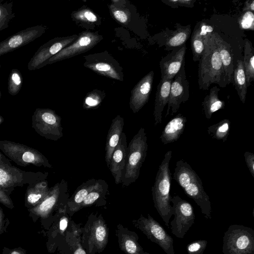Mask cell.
<instances>
[{"label": "cell", "instance_id": "cell-1", "mask_svg": "<svg viewBox=\"0 0 254 254\" xmlns=\"http://www.w3.org/2000/svg\"><path fill=\"white\" fill-rule=\"evenodd\" d=\"M173 179L201 209L207 219H211V204L209 196L204 190L201 180L190 165L183 160L176 163Z\"/></svg>", "mask_w": 254, "mask_h": 254}, {"label": "cell", "instance_id": "cell-2", "mask_svg": "<svg viewBox=\"0 0 254 254\" xmlns=\"http://www.w3.org/2000/svg\"><path fill=\"white\" fill-rule=\"evenodd\" d=\"M212 33L208 35L204 51L199 60L198 83L201 90H208L213 83L221 87L227 85L220 55Z\"/></svg>", "mask_w": 254, "mask_h": 254}, {"label": "cell", "instance_id": "cell-3", "mask_svg": "<svg viewBox=\"0 0 254 254\" xmlns=\"http://www.w3.org/2000/svg\"><path fill=\"white\" fill-rule=\"evenodd\" d=\"M172 154L171 150L165 153L151 189L154 207L168 228L170 219L173 215L172 206L170 204L172 176L169 169Z\"/></svg>", "mask_w": 254, "mask_h": 254}, {"label": "cell", "instance_id": "cell-4", "mask_svg": "<svg viewBox=\"0 0 254 254\" xmlns=\"http://www.w3.org/2000/svg\"><path fill=\"white\" fill-rule=\"evenodd\" d=\"M109 231L101 214L91 213L81 228V243L86 254H99L107 246Z\"/></svg>", "mask_w": 254, "mask_h": 254}, {"label": "cell", "instance_id": "cell-5", "mask_svg": "<svg viewBox=\"0 0 254 254\" xmlns=\"http://www.w3.org/2000/svg\"><path fill=\"white\" fill-rule=\"evenodd\" d=\"M147 149L146 133L145 129L141 127L127 147V160L122 180L123 187L128 186L138 178Z\"/></svg>", "mask_w": 254, "mask_h": 254}, {"label": "cell", "instance_id": "cell-6", "mask_svg": "<svg viewBox=\"0 0 254 254\" xmlns=\"http://www.w3.org/2000/svg\"><path fill=\"white\" fill-rule=\"evenodd\" d=\"M223 254H254V230L241 225H230L223 239Z\"/></svg>", "mask_w": 254, "mask_h": 254}, {"label": "cell", "instance_id": "cell-7", "mask_svg": "<svg viewBox=\"0 0 254 254\" xmlns=\"http://www.w3.org/2000/svg\"><path fill=\"white\" fill-rule=\"evenodd\" d=\"M0 150L9 160L19 166L33 165L52 168L48 159L42 153L24 144L9 140H0Z\"/></svg>", "mask_w": 254, "mask_h": 254}, {"label": "cell", "instance_id": "cell-8", "mask_svg": "<svg viewBox=\"0 0 254 254\" xmlns=\"http://www.w3.org/2000/svg\"><path fill=\"white\" fill-rule=\"evenodd\" d=\"M48 172L23 171L13 165L0 163V190L8 195L16 187L46 180Z\"/></svg>", "mask_w": 254, "mask_h": 254}, {"label": "cell", "instance_id": "cell-9", "mask_svg": "<svg viewBox=\"0 0 254 254\" xmlns=\"http://www.w3.org/2000/svg\"><path fill=\"white\" fill-rule=\"evenodd\" d=\"M62 119L50 109L37 108L32 116V127L40 136L57 141L63 136Z\"/></svg>", "mask_w": 254, "mask_h": 254}, {"label": "cell", "instance_id": "cell-10", "mask_svg": "<svg viewBox=\"0 0 254 254\" xmlns=\"http://www.w3.org/2000/svg\"><path fill=\"white\" fill-rule=\"evenodd\" d=\"M132 224L148 239L158 245L166 254H175L173 238L149 214L147 217L141 214L137 219L132 220Z\"/></svg>", "mask_w": 254, "mask_h": 254}, {"label": "cell", "instance_id": "cell-11", "mask_svg": "<svg viewBox=\"0 0 254 254\" xmlns=\"http://www.w3.org/2000/svg\"><path fill=\"white\" fill-rule=\"evenodd\" d=\"M172 212L174 215L170 222L172 233L178 238L183 239L194 223L195 214L191 204L178 195L171 199Z\"/></svg>", "mask_w": 254, "mask_h": 254}, {"label": "cell", "instance_id": "cell-12", "mask_svg": "<svg viewBox=\"0 0 254 254\" xmlns=\"http://www.w3.org/2000/svg\"><path fill=\"white\" fill-rule=\"evenodd\" d=\"M69 197L67 184L63 179L51 188L47 196L29 211L36 216L46 218L55 208H64Z\"/></svg>", "mask_w": 254, "mask_h": 254}, {"label": "cell", "instance_id": "cell-13", "mask_svg": "<svg viewBox=\"0 0 254 254\" xmlns=\"http://www.w3.org/2000/svg\"><path fill=\"white\" fill-rule=\"evenodd\" d=\"M185 66V61L183 62L181 69L171 82L165 117L170 112L171 115H173L178 111L181 104L185 103L189 99V83L187 77Z\"/></svg>", "mask_w": 254, "mask_h": 254}, {"label": "cell", "instance_id": "cell-14", "mask_svg": "<svg viewBox=\"0 0 254 254\" xmlns=\"http://www.w3.org/2000/svg\"><path fill=\"white\" fill-rule=\"evenodd\" d=\"M100 41V36L91 32H84L68 46L61 50L59 53L44 62L41 67L48 64L75 56L83 52L87 51L93 48Z\"/></svg>", "mask_w": 254, "mask_h": 254}, {"label": "cell", "instance_id": "cell-15", "mask_svg": "<svg viewBox=\"0 0 254 254\" xmlns=\"http://www.w3.org/2000/svg\"><path fill=\"white\" fill-rule=\"evenodd\" d=\"M78 36L73 35L65 38H56L44 44L38 49L29 61L27 65L28 69L34 70L40 68L44 62L71 44Z\"/></svg>", "mask_w": 254, "mask_h": 254}, {"label": "cell", "instance_id": "cell-16", "mask_svg": "<svg viewBox=\"0 0 254 254\" xmlns=\"http://www.w3.org/2000/svg\"><path fill=\"white\" fill-rule=\"evenodd\" d=\"M47 27L38 25L18 31L0 42V56L26 45L41 36Z\"/></svg>", "mask_w": 254, "mask_h": 254}, {"label": "cell", "instance_id": "cell-17", "mask_svg": "<svg viewBox=\"0 0 254 254\" xmlns=\"http://www.w3.org/2000/svg\"><path fill=\"white\" fill-rule=\"evenodd\" d=\"M176 29L169 30L168 28L157 35V43L159 47H165L167 51H171L176 48L186 43L191 33V25L183 26L180 23L175 25Z\"/></svg>", "mask_w": 254, "mask_h": 254}, {"label": "cell", "instance_id": "cell-18", "mask_svg": "<svg viewBox=\"0 0 254 254\" xmlns=\"http://www.w3.org/2000/svg\"><path fill=\"white\" fill-rule=\"evenodd\" d=\"M186 51L187 46L185 44L175 48L161 59L159 63L161 73V79H173L185 61Z\"/></svg>", "mask_w": 254, "mask_h": 254}, {"label": "cell", "instance_id": "cell-19", "mask_svg": "<svg viewBox=\"0 0 254 254\" xmlns=\"http://www.w3.org/2000/svg\"><path fill=\"white\" fill-rule=\"evenodd\" d=\"M127 147L126 135L123 132L113 153L109 167L116 185L122 184L127 160Z\"/></svg>", "mask_w": 254, "mask_h": 254}, {"label": "cell", "instance_id": "cell-20", "mask_svg": "<svg viewBox=\"0 0 254 254\" xmlns=\"http://www.w3.org/2000/svg\"><path fill=\"white\" fill-rule=\"evenodd\" d=\"M153 77V71H150L137 83L132 90L129 106L134 113L138 112L148 102Z\"/></svg>", "mask_w": 254, "mask_h": 254}, {"label": "cell", "instance_id": "cell-21", "mask_svg": "<svg viewBox=\"0 0 254 254\" xmlns=\"http://www.w3.org/2000/svg\"><path fill=\"white\" fill-rule=\"evenodd\" d=\"M116 236L120 250L125 254H151L144 251L138 241L137 234L122 224L117 226Z\"/></svg>", "mask_w": 254, "mask_h": 254}, {"label": "cell", "instance_id": "cell-22", "mask_svg": "<svg viewBox=\"0 0 254 254\" xmlns=\"http://www.w3.org/2000/svg\"><path fill=\"white\" fill-rule=\"evenodd\" d=\"M213 32V27L203 21L195 25L191 36L190 45L194 62L199 61L205 49L208 35Z\"/></svg>", "mask_w": 254, "mask_h": 254}, {"label": "cell", "instance_id": "cell-23", "mask_svg": "<svg viewBox=\"0 0 254 254\" xmlns=\"http://www.w3.org/2000/svg\"><path fill=\"white\" fill-rule=\"evenodd\" d=\"M212 35L221 59L226 85L232 82L234 70L233 58L230 45L216 32Z\"/></svg>", "mask_w": 254, "mask_h": 254}, {"label": "cell", "instance_id": "cell-24", "mask_svg": "<svg viewBox=\"0 0 254 254\" xmlns=\"http://www.w3.org/2000/svg\"><path fill=\"white\" fill-rule=\"evenodd\" d=\"M96 180L89 179L80 185L67 200L63 208L65 213L72 216L75 212L81 209V204L89 193L92 190Z\"/></svg>", "mask_w": 254, "mask_h": 254}, {"label": "cell", "instance_id": "cell-25", "mask_svg": "<svg viewBox=\"0 0 254 254\" xmlns=\"http://www.w3.org/2000/svg\"><path fill=\"white\" fill-rule=\"evenodd\" d=\"M124 126V120L120 115L117 116L112 122L107 135L105 144V161L109 168L113 153L117 146Z\"/></svg>", "mask_w": 254, "mask_h": 254}, {"label": "cell", "instance_id": "cell-26", "mask_svg": "<svg viewBox=\"0 0 254 254\" xmlns=\"http://www.w3.org/2000/svg\"><path fill=\"white\" fill-rule=\"evenodd\" d=\"M81 228L70 221L64 236L65 254H86L81 243Z\"/></svg>", "mask_w": 254, "mask_h": 254}, {"label": "cell", "instance_id": "cell-27", "mask_svg": "<svg viewBox=\"0 0 254 254\" xmlns=\"http://www.w3.org/2000/svg\"><path fill=\"white\" fill-rule=\"evenodd\" d=\"M187 122L183 115H177L164 127L160 137L161 142L166 145L176 141L183 134Z\"/></svg>", "mask_w": 254, "mask_h": 254}, {"label": "cell", "instance_id": "cell-28", "mask_svg": "<svg viewBox=\"0 0 254 254\" xmlns=\"http://www.w3.org/2000/svg\"><path fill=\"white\" fill-rule=\"evenodd\" d=\"M172 80L173 79H161L157 85L153 111L155 126L162 122V113L169 101Z\"/></svg>", "mask_w": 254, "mask_h": 254}, {"label": "cell", "instance_id": "cell-29", "mask_svg": "<svg viewBox=\"0 0 254 254\" xmlns=\"http://www.w3.org/2000/svg\"><path fill=\"white\" fill-rule=\"evenodd\" d=\"M87 60L85 64L93 71L105 76L118 80H122L121 70L117 68L116 64L113 63V60H101L99 57Z\"/></svg>", "mask_w": 254, "mask_h": 254}, {"label": "cell", "instance_id": "cell-30", "mask_svg": "<svg viewBox=\"0 0 254 254\" xmlns=\"http://www.w3.org/2000/svg\"><path fill=\"white\" fill-rule=\"evenodd\" d=\"M50 190L46 180L28 185L25 196V205L31 208L34 207L47 196Z\"/></svg>", "mask_w": 254, "mask_h": 254}, {"label": "cell", "instance_id": "cell-31", "mask_svg": "<svg viewBox=\"0 0 254 254\" xmlns=\"http://www.w3.org/2000/svg\"><path fill=\"white\" fill-rule=\"evenodd\" d=\"M108 185L105 180H96L94 186L83 201L81 209L95 204L96 205H102V201L106 202V197L108 193Z\"/></svg>", "mask_w": 254, "mask_h": 254}, {"label": "cell", "instance_id": "cell-32", "mask_svg": "<svg viewBox=\"0 0 254 254\" xmlns=\"http://www.w3.org/2000/svg\"><path fill=\"white\" fill-rule=\"evenodd\" d=\"M219 91L220 88L218 87H213L202 102L203 113L207 119H210L214 112L223 109L225 107V102L219 98Z\"/></svg>", "mask_w": 254, "mask_h": 254}, {"label": "cell", "instance_id": "cell-33", "mask_svg": "<svg viewBox=\"0 0 254 254\" xmlns=\"http://www.w3.org/2000/svg\"><path fill=\"white\" fill-rule=\"evenodd\" d=\"M232 82L241 101L245 103L248 87L243 60L237 61L236 66L234 68Z\"/></svg>", "mask_w": 254, "mask_h": 254}, {"label": "cell", "instance_id": "cell-34", "mask_svg": "<svg viewBox=\"0 0 254 254\" xmlns=\"http://www.w3.org/2000/svg\"><path fill=\"white\" fill-rule=\"evenodd\" d=\"M243 61L249 87L254 80V49L251 42L247 39L245 41Z\"/></svg>", "mask_w": 254, "mask_h": 254}, {"label": "cell", "instance_id": "cell-35", "mask_svg": "<svg viewBox=\"0 0 254 254\" xmlns=\"http://www.w3.org/2000/svg\"><path fill=\"white\" fill-rule=\"evenodd\" d=\"M230 121L227 119L208 127L207 132L211 138L223 142L226 141L230 131Z\"/></svg>", "mask_w": 254, "mask_h": 254}, {"label": "cell", "instance_id": "cell-36", "mask_svg": "<svg viewBox=\"0 0 254 254\" xmlns=\"http://www.w3.org/2000/svg\"><path fill=\"white\" fill-rule=\"evenodd\" d=\"M13 3L4 1L0 3V31L8 28L10 21L16 16L12 11Z\"/></svg>", "mask_w": 254, "mask_h": 254}, {"label": "cell", "instance_id": "cell-37", "mask_svg": "<svg viewBox=\"0 0 254 254\" xmlns=\"http://www.w3.org/2000/svg\"><path fill=\"white\" fill-rule=\"evenodd\" d=\"M23 81V77L20 71L16 68L12 69L8 78V93L12 96L16 95L22 88Z\"/></svg>", "mask_w": 254, "mask_h": 254}, {"label": "cell", "instance_id": "cell-38", "mask_svg": "<svg viewBox=\"0 0 254 254\" xmlns=\"http://www.w3.org/2000/svg\"><path fill=\"white\" fill-rule=\"evenodd\" d=\"M240 28L242 29L254 30V14L250 11H243L238 19Z\"/></svg>", "mask_w": 254, "mask_h": 254}, {"label": "cell", "instance_id": "cell-39", "mask_svg": "<svg viewBox=\"0 0 254 254\" xmlns=\"http://www.w3.org/2000/svg\"><path fill=\"white\" fill-rule=\"evenodd\" d=\"M207 241L199 240L193 241L187 246L188 254H202L206 248Z\"/></svg>", "mask_w": 254, "mask_h": 254}, {"label": "cell", "instance_id": "cell-40", "mask_svg": "<svg viewBox=\"0 0 254 254\" xmlns=\"http://www.w3.org/2000/svg\"><path fill=\"white\" fill-rule=\"evenodd\" d=\"M73 17L76 19L86 22H94L97 20L96 15L91 11L86 9L75 12Z\"/></svg>", "mask_w": 254, "mask_h": 254}, {"label": "cell", "instance_id": "cell-41", "mask_svg": "<svg viewBox=\"0 0 254 254\" xmlns=\"http://www.w3.org/2000/svg\"><path fill=\"white\" fill-rule=\"evenodd\" d=\"M161 1L173 8H177L179 7L192 8L196 1L195 0H161Z\"/></svg>", "mask_w": 254, "mask_h": 254}, {"label": "cell", "instance_id": "cell-42", "mask_svg": "<svg viewBox=\"0 0 254 254\" xmlns=\"http://www.w3.org/2000/svg\"><path fill=\"white\" fill-rule=\"evenodd\" d=\"M102 101L101 98L96 94L88 95L85 99L83 107L84 108H91L97 106Z\"/></svg>", "mask_w": 254, "mask_h": 254}, {"label": "cell", "instance_id": "cell-43", "mask_svg": "<svg viewBox=\"0 0 254 254\" xmlns=\"http://www.w3.org/2000/svg\"><path fill=\"white\" fill-rule=\"evenodd\" d=\"M245 160L247 166L253 177H254V154L253 153L246 151L244 154Z\"/></svg>", "mask_w": 254, "mask_h": 254}, {"label": "cell", "instance_id": "cell-44", "mask_svg": "<svg viewBox=\"0 0 254 254\" xmlns=\"http://www.w3.org/2000/svg\"><path fill=\"white\" fill-rule=\"evenodd\" d=\"M115 19L122 23H126L128 21V16L125 11L121 9H114L112 10Z\"/></svg>", "mask_w": 254, "mask_h": 254}, {"label": "cell", "instance_id": "cell-45", "mask_svg": "<svg viewBox=\"0 0 254 254\" xmlns=\"http://www.w3.org/2000/svg\"><path fill=\"white\" fill-rule=\"evenodd\" d=\"M0 203L10 209L14 207L12 201L9 195L1 190H0Z\"/></svg>", "mask_w": 254, "mask_h": 254}, {"label": "cell", "instance_id": "cell-46", "mask_svg": "<svg viewBox=\"0 0 254 254\" xmlns=\"http://www.w3.org/2000/svg\"><path fill=\"white\" fill-rule=\"evenodd\" d=\"M250 11L254 12V0H248L245 1L243 8V11Z\"/></svg>", "mask_w": 254, "mask_h": 254}, {"label": "cell", "instance_id": "cell-47", "mask_svg": "<svg viewBox=\"0 0 254 254\" xmlns=\"http://www.w3.org/2000/svg\"><path fill=\"white\" fill-rule=\"evenodd\" d=\"M0 163L12 165L9 159L0 152Z\"/></svg>", "mask_w": 254, "mask_h": 254}, {"label": "cell", "instance_id": "cell-48", "mask_svg": "<svg viewBox=\"0 0 254 254\" xmlns=\"http://www.w3.org/2000/svg\"><path fill=\"white\" fill-rule=\"evenodd\" d=\"M4 217L2 209L0 207V230L2 226L3 219Z\"/></svg>", "mask_w": 254, "mask_h": 254}, {"label": "cell", "instance_id": "cell-49", "mask_svg": "<svg viewBox=\"0 0 254 254\" xmlns=\"http://www.w3.org/2000/svg\"><path fill=\"white\" fill-rule=\"evenodd\" d=\"M10 254H22L18 251H13L10 253Z\"/></svg>", "mask_w": 254, "mask_h": 254}, {"label": "cell", "instance_id": "cell-50", "mask_svg": "<svg viewBox=\"0 0 254 254\" xmlns=\"http://www.w3.org/2000/svg\"><path fill=\"white\" fill-rule=\"evenodd\" d=\"M1 67V65L0 64V68ZM1 98V91L0 90V99Z\"/></svg>", "mask_w": 254, "mask_h": 254}, {"label": "cell", "instance_id": "cell-51", "mask_svg": "<svg viewBox=\"0 0 254 254\" xmlns=\"http://www.w3.org/2000/svg\"><path fill=\"white\" fill-rule=\"evenodd\" d=\"M3 0H0V3L2 2H3Z\"/></svg>", "mask_w": 254, "mask_h": 254}, {"label": "cell", "instance_id": "cell-52", "mask_svg": "<svg viewBox=\"0 0 254 254\" xmlns=\"http://www.w3.org/2000/svg\"><path fill=\"white\" fill-rule=\"evenodd\" d=\"M1 122V117H0V123Z\"/></svg>", "mask_w": 254, "mask_h": 254}]
</instances>
